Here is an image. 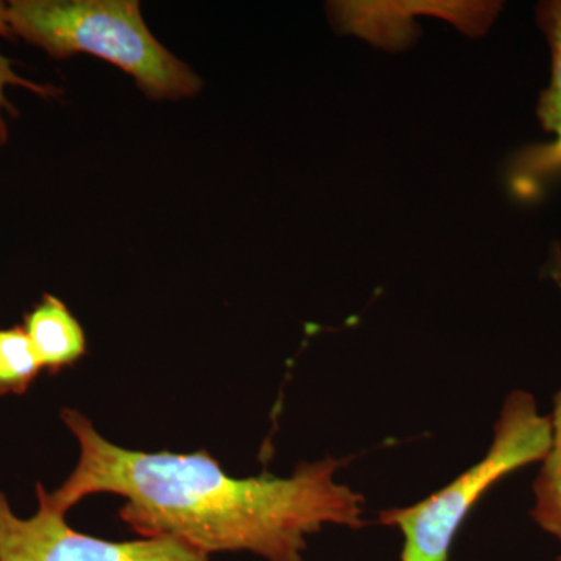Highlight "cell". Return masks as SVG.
I'll use <instances>...</instances> for the list:
<instances>
[{
    "label": "cell",
    "mask_w": 561,
    "mask_h": 561,
    "mask_svg": "<svg viewBox=\"0 0 561 561\" xmlns=\"http://www.w3.org/2000/svg\"><path fill=\"white\" fill-rule=\"evenodd\" d=\"M24 331L41 368L50 371L76 364L87 351L79 321L65 302L51 295H44L43 301L28 313Z\"/></svg>",
    "instance_id": "6"
},
{
    "label": "cell",
    "mask_w": 561,
    "mask_h": 561,
    "mask_svg": "<svg viewBox=\"0 0 561 561\" xmlns=\"http://www.w3.org/2000/svg\"><path fill=\"white\" fill-rule=\"evenodd\" d=\"M0 36L13 38L9 24V7L3 2H0ZM10 87L25 88V90L32 91L33 94L41 95V98H54L60 92L50 84H39L35 81L22 79L21 76L14 72L13 62L0 55V144L5 142L9 138V128H7L5 122L7 114H11V116L16 114V110L7 99V88Z\"/></svg>",
    "instance_id": "9"
},
{
    "label": "cell",
    "mask_w": 561,
    "mask_h": 561,
    "mask_svg": "<svg viewBox=\"0 0 561 561\" xmlns=\"http://www.w3.org/2000/svg\"><path fill=\"white\" fill-rule=\"evenodd\" d=\"M7 7L13 36L50 57L94 55L160 101L202 90L201 77L151 35L135 0H13Z\"/></svg>",
    "instance_id": "2"
},
{
    "label": "cell",
    "mask_w": 561,
    "mask_h": 561,
    "mask_svg": "<svg viewBox=\"0 0 561 561\" xmlns=\"http://www.w3.org/2000/svg\"><path fill=\"white\" fill-rule=\"evenodd\" d=\"M80 459L60 489L36 485L38 504L68 513L95 493L125 497L119 515L144 538H175L206 556L251 552L302 561L309 535L324 526L362 529L365 500L337 481L348 459L305 461L290 478L236 479L208 453H140L103 438L87 416L61 412Z\"/></svg>",
    "instance_id": "1"
},
{
    "label": "cell",
    "mask_w": 561,
    "mask_h": 561,
    "mask_svg": "<svg viewBox=\"0 0 561 561\" xmlns=\"http://www.w3.org/2000/svg\"><path fill=\"white\" fill-rule=\"evenodd\" d=\"M551 435V420L538 412L535 398L512 391L494 424L489 451L478 463L426 500L379 515V523L397 527L404 537L401 561H449L456 535L483 494L512 472L545 459Z\"/></svg>",
    "instance_id": "3"
},
{
    "label": "cell",
    "mask_w": 561,
    "mask_h": 561,
    "mask_svg": "<svg viewBox=\"0 0 561 561\" xmlns=\"http://www.w3.org/2000/svg\"><path fill=\"white\" fill-rule=\"evenodd\" d=\"M22 519L0 491V561H210L175 538L106 541L70 529L65 513L38 504Z\"/></svg>",
    "instance_id": "4"
},
{
    "label": "cell",
    "mask_w": 561,
    "mask_h": 561,
    "mask_svg": "<svg viewBox=\"0 0 561 561\" xmlns=\"http://www.w3.org/2000/svg\"><path fill=\"white\" fill-rule=\"evenodd\" d=\"M557 561H561V557H559V560H557Z\"/></svg>",
    "instance_id": "10"
},
{
    "label": "cell",
    "mask_w": 561,
    "mask_h": 561,
    "mask_svg": "<svg viewBox=\"0 0 561 561\" xmlns=\"http://www.w3.org/2000/svg\"><path fill=\"white\" fill-rule=\"evenodd\" d=\"M551 446L534 483L530 516L546 534L561 541V390L553 397Z\"/></svg>",
    "instance_id": "7"
},
{
    "label": "cell",
    "mask_w": 561,
    "mask_h": 561,
    "mask_svg": "<svg viewBox=\"0 0 561 561\" xmlns=\"http://www.w3.org/2000/svg\"><path fill=\"white\" fill-rule=\"evenodd\" d=\"M537 20L552 51V79L538 101V119L542 128L556 136L552 146L534 147L524 151L516 164L518 181L540 183L561 173V0L541 2Z\"/></svg>",
    "instance_id": "5"
},
{
    "label": "cell",
    "mask_w": 561,
    "mask_h": 561,
    "mask_svg": "<svg viewBox=\"0 0 561 561\" xmlns=\"http://www.w3.org/2000/svg\"><path fill=\"white\" fill-rule=\"evenodd\" d=\"M41 371L24 328L0 330V394H21Z\"/></svg>",
    "instance_id": "8"
}]
</instances>
